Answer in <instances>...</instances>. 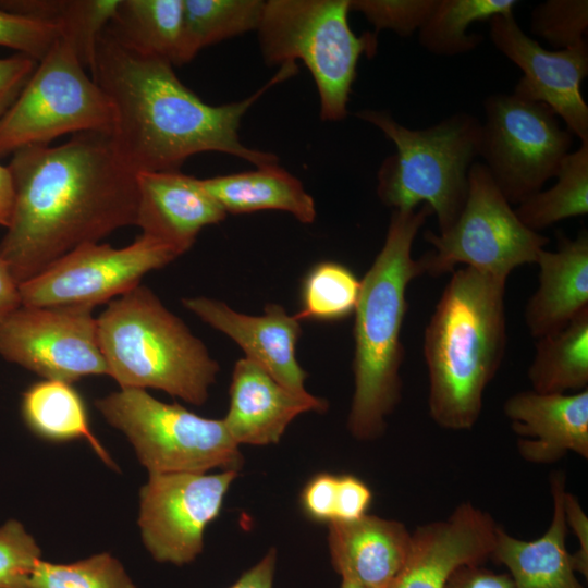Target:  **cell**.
<instances>
[{"label": "cell", "mask_w": 588, "mask_h": 588, "mask_svg": "<svg viewBox=\"0 0 588 588\" xmlns=\"http://www.w3.org/2000/svg\"><path fill=\"white\" fill-rule=\"evenodd\" d=\"M15 201L0 258L20 285L86 243L135 224L136 173L110 134H74L59 146L32 145L12 154Z\"/></svg>", "instance_id": "6da1fadb"}, {"label": "cell", "mask_w": 588, "mask_h": 588, "mask_svg": "<svg viewBox=\"0 0 588 588\" xmlns=\"http://www.w3.org/2000/svg\"><path fill=\"white\" fill-rule=\"evenodd\" d=\"M90 72L113 108V147L135 173L177 171L188 157L207 151L229 154L256 167L278 163L274 154L246 147L238 128L265 91L296 74L295 62L282 64L250 97L211 106L177 78L172 64L128 48L105 28Z\"/></svg>", "instance_id": "7a4b0ae2"}, {"label": "cell", "mask_w": 588, "mask_h": 588, "mask_svg": "<svg viewBox=\"0 0 588 588\" xmlns=\"http://www.w3.org/2000/svg\"><path fill=\"white\" fill-rule=\"evenodd\" d=\"M506 280L470 267L451 275L425 329L428 411L446 430L471 429L506 347Z\"/></svg>", "instance_id": "3957f363"}, {"label": "cell", "mask_w": 588, "mask_h": 588, "mask_svg": "<svg viewBox=\"0 0 588 588\" xmlns=\"http://www.w3.org/2000/svg\"><path fill=\"white\" fill-rule=\"evenodd\" d=\"M430 215L427 205L392 210L384 243L360 280L354 311V393L347 416V428L358 440L381 436L401 400L406 290L424 274L412 246Z\"/></svg>", "instance_id": "277c9868"}, {"label": "cell", "mask_w": 588, "mask_h": 588, "mask_svg": "<svg viewBox=\"0 0 588 588\" xmlns=\"http://www.w3.org/2000/svg\"><path fill=\"white\" fill-rule=\"evenodd\" d=\"M107 375L121 389L152 388L204 404L219 364L206 345L146 286L109 303L97 318Z\"/></svg>", "instance_id": "5b68a950"}, {"label": "cell", "mask_w": 588, "mask_h": 588, "mask_svg": "<svg viewBox=\"0 0 588 588\" xmlns=\"http://www.w3.org/2000/svg\"><path fill=\"white\" fill-rule=\"evenodd\" d=\"M355 115L379 128L396 147L378 171L377 195L392 210L427 205L440 233L458 218L468 192V170L479 156L481 122L454 113L421 130L400 124L387 110L363 109Z\"/></svg>", "instance_id": "8992f818"}, {"label": "cell", "mask_w": 588, "mask_h": 588, "mask_svg": "<svg viewBox=\"0 0 588 588\" xmlns=\"http://www.w3.org/2000/svg\"><path fill=\"white\" fill-rule=\"evenodd\" d=\"M350 12V0H269L256 29L267 64L302 60L307 66L323 121L346 118L358 60L377 51V34L355 35Z\"/></svg>", "instance_id": "52a82bcc"}, {"label": "cell", "mask_w": 588, "mask_h": 588, "mask_svg": "<svg viewBox=\"0 0 588 588\" xmlns=\"http://www.w3.org/2000/svg\"><path fill=\"white\" fill-rule=\"evenodd\" d=\"M96 408L122 431L149 474L238 470L240 445L223 419L201 417L168 404L143 389H121L95 402Z\"/></svg>", "instance_id": "ba28073f"}, {"label": "cell", "mask_w": 588, "mask_h": 588, "mask_svg": "<svg viewBox=\"0 0 588 588\" xmlns=\"http://www.w3.org/2000/svg\"><path fill=\"white\" fill-rule=\"evenodd\" d=\"M85 70L73 45L61 35L1 120L0 157L48 145L68 133H111V101Z\"/></svg>", "instance_id": "9c48e42d"}, {"label": "cell", "mask_w": 588, "mask_h": 588, "mask_svg": "<svg viewBox=\"0 0 588 588\" xmlns=\"http://www.w3.org/2000/svg\"><path fill=\"white\" fill-rule=\"evenodd\" d=\"M424 238L432 249L418 260L422 273L439 277L462 264L506 280L517 267L536 262L549 238L517 217L482 162L468 170V192L455 223L444 233Z\"/></svg>", "instance_id": "30bf717a"}, {"label": "cell", "mask_w": 588, "mask_h": 588, "mask_svg": "<svg viewBox=\"0 0 588 588\" xmlns=\"http://www.w3.org/2000/svg\"><path fill=\"white\" fill-rule=\"evenodd\" d=\"M479 157L511 205H519L555 177L574 135L544 103L515 94L483 100Z\"/></svg>", "instance_id": "8fae6325"}, {"label": "cell", "mask_w": 588, "mask_h": 588, "mask_svg": "<svg viewBox=\"0 0 588 588\" xmlns=\"http://www.w3.org/2000/svg\"><path fill=\"white\" fill-rule=\"evenodd\" d=\"M177 257L168 246L143 234L122 248L86 243L20 284L21 305L94 308L136 287L146 273Z\"/></svg>", "instance_id": "7c38bea8"}, {"label": "cell", "mask_w": 588, "mask_h": 588, "mask_svg": "<svg viewBox=\"0 0 588 588\" xmlns=\"http://www.w3.org/2000/svg\"><path fill=\"white\" fill-rule=\"evenodd\" d=\"M93 309L21 305L0 318V355L45 380L107 375Z\"/></svg>", "instance_id": "4fadbf2b"}, {"label": "cell", "mask_w": 588, "mask_h": 588, "mask_svg": "<svg viewBox=\"0 0 588 588\" xmlns=\"http://www.w3.org/2000/svg\"><path fill=\"white\" fill-rule=\"evenodd\" d=\"M238 470L149 474L140 489L138 525L158 562L184 565L201 552L204 532L222 507Z\"/></svg>", "instance_id": "5bb4252c"}, {"label": "cell", "mask_w": 588, "mask_h": 588, "mask_svg": "<svg viewBox=\"0 0 588 588\" xmlns=\"http://www.w3.org/2000/svg\"><path fill=\"white\" fill-rule=\"evenodd\" d=\"M490 39L523 72L513 94L547 105L580 143L588 142V106L580 84L588 75L587 41L562 50H548L526 35L514 13L489 20Z\"/></svg>", "instance_id": "9a60e30c"}, {"label": "cell", "mask_w": 588, "mask_h": 588, "mask_svg": "<svg viewBox=\"0 0 588 588\" xmlns=\"http://www.w3.org/2000/svg\"><path fill=\"white\" fill-rule=\"evenodd\" d=\"M499 527L470 502L458 504L445 519L420 525L391 588H445L458 568L491 558Z\"/></svg>", "instance_id": "2e32d148"}, {"label": "cell", "mask_w": 588, "mask_h": 588, "mask_svg": "<svg viewBox=\"0 0 588 588\" xmlns=\"http://www.w3.org/2000/svg\"><path fill=\"white\" fill-rule=\"evenodd\" d=\"M182 304L204 322L232 339L245 358L265 369L294 392H306L307 372L296 358L302 335L301 320L279 304L269 303L264 315L252 316L232 309L224 302L205 297L183 298Z\"/></svg>", "instance_id": "e0dca14e"}, {"label": "cell", "mask_w": 588, "mask_h": 588, "mask_svg": "<svg viewBox=\"0 0 588 588\" xmlns=\"http://www.w3.org/2000/svg\"><path fill=\"white\" fill-rule=\"evenodd\" d=\"M135 225L142 234L175 252H187L199 232L225 219L226 213L205 191L200 179L177 171L136 173Z\"/></svg>", "instance_id": "ac0fdd59"}, {"label": "cell", "mask_w": 588, "mask_h": 588, "mask_svg": "<svg viewBox=\"0 0 588 588\" xmlns=\"http://www.w3.org/2000/svg\"><path fill=\"white\" fill-rule=\"evenodd\" d=\"M503 413L526 462L553 464L571 452L588 460V389L562 394L522 391L504 402Z\"/></svg>", "instance_id": "d6986e66"}, {"label": "cell", "mask_w": 588, "mask_h": 588, "mask_svg": "<svg viewBox=\"0 0 588 588\" xmlns=\"http://www.w3.org/2000/svg\"><path fill=\"white\" fill-rule=\"evenodd\" d=\"M229 393L230 405L222 419L238 445L278 443L295 417L328 408L324 399L285 388L245 357L234 365Z\"/></svg>", "instance_id": "ffe728a7"}, {"label": "cell", "mask_w": 588, "mask_h": 588, "mask_svg": "<svg viewBox=\"0 0 588 588\" xmlns=\"http://www.w3.org/2000/svg\"><path fill=\"white\" fill-rule=\"evenodd\" d=\"M328 525L330 559L341 580L391 588L409 551L412 532L405 525L369 514Z\"/></svg>", "instance_id": "44dd1931"}, {"label": "cell", "mask_w": 588, "mask_h": 588, "mask_svg": "<svg viewBox=\"0 0 588 588\" xmlns=\"http://www.w3.org/2000/svg\"><path fill=\"white\" fill-rule=\"evenodd\" d=\"M565 491L564 473H553L550 476L552 518L539 538L523 540L498 528L490 559L507 568L513 588H584L566 547Z\"/></svg>", "instance_id": "7402d4cb"}, {"label": "cell", "mask_w": 588, "mask_h": 588, "mask_svg": "<svg viewBox=\"0 0 588 588\" xmlns=\"http://www.w3.org/2000/svg\"><path fill=\"white\" fill-rule=\"evenodd\" d=\"M538 287L525 308L530 335L540 339L565 327L588 308V233L576 238L559 234L558 249H541Z\"/></svg>", "instance_id": "603a6c76"}, {"label": "cell", "mask_w": 588, "mask_h": 588, "mask_svg": "<svg viewBox=\"0 0 588 588\" xmlns=\"http://www.w3.org/2000/svg\"><path fill=\"white\" fill-rule=\"evenodd\" d=\"M205 191L224 212L238 215L258 210H281L309 224L316 218V205L303 183L277 164L254 171L200 179Z\"/></svg>", "instance_id": "cb8c5ba5"}, {"label": "cell", "mask_w": 588, "mask_h": 588, "mask_svg": "<svg viewBox=\"0 0 588 588\" xmlns=\"http://www.w3.org/2000/svg\"><path fill=\"white\" fill-rule=\"evenodd\" d=\"M106 28L142 54L182 65L183 0H120Z\"/></svg>", "instance_id": "d4e9b609"}, {"label": "cell", "mask_w": 588, "mask_h": 588, "mask_svg": "<svg viewBox=\"0 0 588 588\" xmlns=\"http://www.w3.org/2000/svg\"><path fill=\"white\" fill-rule=\"evenodd\" d=\"M527 375L538 393L588 389V308L562 329L538 339Z\"/></svg>", "instance_id": "484cf974"}, {"label": "cell", "mask_w": 588, "mask_h": 588, "mask_svg": "<svg viewBox=\"0 0 588 588\" xmlns=\"http://www.w3.org/2000/svg\"><path fill=\"white\" fill-rule=\"evenodd\" d=\"M22 415L28 428L51 442L85 438L94 451L109 465V454L89 428L84 400L71 383L44 380L23 394Z\"/></svg>", "instance_id": "4316f807"}, {"label": "cell", "mask_w": 588, "mask_h": 588, "mask_svg": "<svg viewBox=\"0 0 588 588\" xmlns=\"http://www.w3.org/2000/svg\"><path fill=\"white\" fill-rule=\"evenodd\" d=\"M120 0H1L0 8L60 27L91 71L96 46L113 19Z\"/></svg>", "instance_id": "83f0119b"}, {"label": "cell", "mask_w": 588, "mask_h": 588, "mask_svg": "<svg viewBox=\"0 0 588 588\" xmlns=\"http://www.w3.org/2000/svg\"><path fill=\"white\" fill-rule=\"evenodd\" d=\"M265 1L183 0L182 65L205 47L256 30Z\"/></svg>", "instance_id": "f1b7e54d"}, {"label": "cell", "mask_w": 588, "mask_h": 588, "mask_svg": "<svg viewBox=\"0 0 588 588\" xmlns=\"http://www.w3.org/2000/svg\"><path fill=\"white\" fill-rule=\"evenodd\" d=\"M515 0H438L428 20L418 30V41L428 52L454 57L476 49L480 34H466L474 22L514 13Z\"/></svg>", "instance_id": "f546056e"}, {"label": "cell", "mask_w": 588, "mask_h": 588, "mask_svg": "<svg viewBox=\"0 0 588 588\" xmlns=\"http://www.w3.org/2000/svg\"><path fill=\"white\" fill-rule=\"evenodd\" d=\"M555 177L551 188L539 191L514 209L518 219L535 232L588 213V142L580 143L563 159Z\"/></svg>", "instance_id": "4dcf8cb0"}, {"label": "cell", "mask_w": 588, "mask_h": 588, "mask_svg": "<svg viewBox=\"0 0 588 588\" xmlns=\"http://www.w3.org/2000/svg\"><path fill=\"white\" fill-rule=\"evenodd\" d=\"M360 280L346 266L321 261L305 274L301 285V308L295 316L302 320L338 321L356 308Z\"/></svg>", "instance_id": "1f68e13d"}, {"label": "cell", "mask_w": 588, "mask_h": 588, "mask_svg": "<svg viewBox=\"0 0 588 588\" xmlns=\"http://www.w3.org/2000/svg\"><path fill=\"white\" fill-rule=\"evenodd\" d=\"M28 588H136L123 565L111 554L58 564L41 559L32 573Z\"/></svg>", "instance_id": "d6a6232c"}, {"label": "cell", "mask_w": 588, "mask_h": 588, "mask_svg": "<svg viewBox=\"0 0 588 588\" xmlns=\"http://www.w3.org/2000/svg\"><path fill=\"white\" fill-rule=\"evenodd\" d=\"M587 29V0H547L535 7L530 14V32L556 50L586 40Z\"/></svg>", "instance_id": "836d02e7"}, {"label": "cell", "mask_w": 588, "mask_h": 588, "mask_svg": "<svg viewBox=\"0 0 588 588\" xmlns=\"http://www.w3.org/2000/svg\"><path fill=\"white\" fill-rule=\"evenodd\" d=\"M438 0H350V10L362 13L375 33L390 29L401 37L418 32Z\"/></svg>", "instance_id": "e575fe53"}, {"label": "cell", "mask_w": 588, "mask_h": 588, "mask_svg": "<svg viewBox=\"0 0 588 588\" xmlns=\"http://www.w3.org/2000/svg\"><path fill=\"white\" fill-rule=\"evenodd\" d=\"M40 549L16 520L0 527V588H28Z\"/></svg>", "instance_id": "d590c367"}, {"label": "cell", "mask_w": 588, "mask_h": 588, "mask_svg": "<svg viewBox=\"0 0 588 588\" xmlns=\"http://www.w3.org/2000/svg\"><path fill=\"white\" fill-rule=\"evenodd\" d=\"M60 27L0 8V46L16 50L37 62L61 36Z\"/></svg>", "instance_id": "8d00e7d4"}, {"label": "cell", "mask_w": 588, "mask_h": 588, "mask_svg": "<svg viewBox=\"0 0 588 588\" xmlns=\"http://www.w3.org/2000/svg\"><path fill=\"white\" fill-rule=\"evenodd\" d=\"M338 476L317 474L304 486L299 503L303 513L313 522L333 523L338 499Z\"/></svg>", "instance_id": "74e56055"}, {"label": "cell", "mask_w": 588, "mask_h": 588, "mask_svg": "<svg viewBox=\"0 0 588 588\" xmlns=\"http://www.w3.org/2000/svg\"><path fill=\"white\" fill-rule=\"evenodd\" d=\"M37 64L36 60L22 53L0 58V122L20 96Z\"/></svg>", "instance_id": "f35d334b"}, {"label": "cell", "mask_w": 588, "mask_h": 588, "mask_svg": "<svg viewBox=\"0 0 588 588\" xmlns=\"http://www.w3.org/2000/svg\"><path fill=\"white\" fill-rule=\"evenodd\" d=\"M371 500L372 492L362 479L353 475H339L334 522L360 518L367 514Z\"/></svg>", "instance_id": "ab89813d"}, {"label": "cell", "mask_w": 588, "mask_h": 588, "mask_svg": "<svg viewBox=\"0 0 588 588\" xmlns=\"http://www.w3.org/2000/svg\"><path fill=\"white\" fill-rule=\"evenodd\" d=\"M564 515L568 530L578 541V549L571 553V562L576 574L588 578V517L578 499L567 490L563 500Z\"/></svg>", "instance_id": "60d3db41"}, {"label": "cell", "mask_w": 588, "mask_h": 588, "mask_svg": "<svg viewBox=\"0 0 588 588\" xmlns=\"http://www.w3.org/2000/svg\"><path fill=\"white\" fill-rule=\"evenodd\" d=\"M445 588H513L507 573H497L482 564L466 565L458 568Z\"/></svg>", "instance_id": "b9f144b4"}, {"label": "cell", "mask_w": 588, "mask_h": 588, "mask_svg": "<svg viewBox=\"0 0 588 588\" xmlns=\"http://www.w3.org/2000/svg\"><path fill=\"white\" fill-rule=\"evenodd\" d=\"M277 551L270 549L253 567L228 588H272L275 572Z\"/></svg>", "instance_id": "7bdbcfd3"}, {"label": "cell", "mask_w": 588, "mask_h": 588, "mask_svg": "<svg viewBox=\"0 0 588 588\" xmlns=\"http://www.w3.org/2000/svg\"><path fill=\"white\" fill-rule=\"evenodd\" d=\"M21 306L19 284L8 265L0 258V318Z\"/></svg>", "instance_id": "ee69618b"}, {"label": "cell", "mask_w": 588, "mask_h": 588, "mask_svg": "<svg viewBox=\"0 0 588 588\" xmlns=\"http://www.w3.org/2000/svg\"><path fill=\"white\" fill-rule=\"evenodd\" d=\"M15 201V188L8 166L0 163V225L5 229L12 219Z\"/></svg>", "instance_id": "f6af8a7d"}, {"label": "cell", "mask_w": 588, "mask_h": 588, "mask_svg": "<svg viewBox=\"0 0 588 588\" xmlns=\"http://www.w3.org/2000/svg\"><path fill=\"white\" fill-rule=\"evenodd\" d=\"M340 588H364V587L348 583V581L341 580Z\"/></svg>", "instance_id": "bcb514c9"}]
</instances>
